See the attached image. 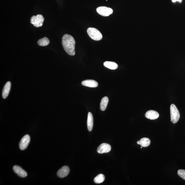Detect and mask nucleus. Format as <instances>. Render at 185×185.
Returning <instances> with one entry per match:
<instances>
[{
	"label": "nucleus",
	"mask_w": 185,
	"mask_h": 185,
	"mask_svg": "<svg viewBox=\"0 0 185 185\" xmlns=\"http://www.w3.org/2000/svg\"><path fill=\"white\" fill-rule=\"evenodd\" d=\"M62 44L65 51L70 56H74L75 55V41L71 35L64 34L62 38Z\"/></svg>",
	"instance_id": "1"
},
{
	"label": "nucleus",
	"mask_w": 185,
	"mask_h": 185,
	"mask_svg": "<svg viewBox=\"0 0 185 185\" xmlns=\"http://www.w3.org/2000/svg\"><path fill=\"white\" fill-rule=\"evenodd\" d=\"M87 32L89 36L94 40L100 41L103 38L101 33L98 29L93 27L88 28Z\"/></svg>",
	"instance_id": "2"
},
{
	"label": "nucleus",
	"mask_w": 185,
	"mask_h": 185,
	"mask_svg": "<svg viewBox=\"0 0 185 185\" xmlns=\"http://www.w3.org/2000/svg\"><path fill=\"white\" fill-rule=\"evenodd\" d=\"M171 121L173 123H176L180 118V114L176 105L172 104L170 106Z\"/></svg>",
	"instance_id": "3"
},
{
	"label": "nucleus",
	"mask_w": 185,
	"mask_h": 185,
	"mask_svg": "<svg viewBox=\"0 0 185 185\" xmlns=\"http://www.w3.org/2000/svg\"><path fill=\"white\" fill-rule=\"evenodd\" d=\"M44 19L43 15L40 14L33 16L31 19V23L34 26L39 27L42 26Z\"/></svg>",
	"instance_id": "4"
},
{
	"label": "nucleus",
	"mask_w": 185,
	"mask_h": 185,
	"mask_svg": "<svg viewBox=\"0 0 185 185\" xmlns=\"http://www.w3.org/2000/svg\"><path fill=\"white\" fill-rule=\"evenodd\" d=\"M96 11L100 15L104 17L109 16L113 13V10L110 8L101 6L97 8Z\"/></svg>",
	"instance_id": "5"
},
{
	"label": "nucleus",
	"mask_w": 185,
	"mask_h": 185,
	"mask_svg": "<svg viewBox=\"0 0 185 185\" xmlns=\"http://www.w3.org/2000/svg\"><path fill=\"white\" fill-rule=\"evenodd\" d=\"M30 141V136L28 135L24 136L20 142L19 146L21 150H24L27 148Z\"/></svg>",
	"instance_id": "6"
},
{
	"label": "nucleus",
	"mask_w": 185,
	"mask_h": 185,
	"mask_svg": "<svg viewBox=\"0 0 185 185\" xmlns=\"http://www.w3.org/2000/svg\"><path fill=\"white\" fill-rule=\"evenodd\" d=\"M111 150V146L108 144L103 143L98 147L97 151L99 153H109Z\"/></svg>",
	"instance_id": "7"
},
{
	"label": "nucleus",
	"mask_w": 185,
	"mask_h": 185,
	"mask_svg": "<svg viewBox=\"0 0 185 185\" xmlns=\"http://www.w3.org/2000/svg\"><path fill=\"white\" fill-rule=\"evenodd\" d=\"M13 169L14 172L21 178H25L27 176V172L20 167L15 165L13 166Z\"/></svg>",
	"instance_id": "8"
},
{
	"label": "nucleus",
	"mask_w": 185,
	"mask_h": 185,
	"mask_svg": "<svg viewBox=\"0 0 185 185\" xmlns=\"http://www.w3.org/2000/svg\"><path fill=\"white\" fill-rule=\"evenodd\" d=\"M70 172V169L67 166L61 168L57 173V176L60 178H64L67 176Z\"/></svg>",
	"instance_id": "9"
},
{
	"label": "nucleus",
	"mask_w": 185,
	"mask_h": 185,
	"mask_svg": "<svg viewBox=\"0 0 185 185\" xmlns=\"http://www.w3.org/2000/svg\"><path fill=\"white\" fill-rule=\"evenodd\" d=\"M145 116L147 118L153 120L157 119L159 117V114L158 112L150 110L147 111L145 114Z\"/></svg>",
	"instance_id": "10"
},
{
	"label": "nucleus",
	"mask_w": 185,
	"mask_h": 185,
	"mask_svg": "<svg viewBox=\"0 0 185 185\" xmlns=\"http://www.w3.org/2000/svg\"><path fill=\"white\" fill-rule=\"evenodd\" d=\"M11 84L10 81L6 83L4 86L2 92V97L4 99H5L8 96L11 89Z\"/></svg>",
	"instance_id": "11"
},
{
	"label": "nucleus",
	"mask_w": 185,
	"mask_h": 185,
	"mask_svg": "<svg viewBox=\"0 0 185 185\" xmlns=\"http://www.w3.org/2000/svg\"><path fill=\"white\" fill-rule=\"evenodd\" d=\"M82 84L84 86L90 88H96L98 86V83L94 80H88L83 81Z\"/></svg>",
	"instance_id": "12"
},
{
	"label": "nucleus",
	"mask_w": 185,
	"mask_h": 185,
	"mask_svg": "<svg viewBox=\"0 0 185 185\" xmlns=\"http://www.w3.org/2000/svg\"><path fill=\"white\" fill-rule=\"evenodd\" d=\"M87 125L88 130L91 131L93 128V117L90 112H89L88 114Z\"/></svg>",
	"instance_id": "13"
},
{
	"label": "nucleus",
	"mask_w": 185,
	"mask_h": 185,
	"mask_svg": "<svg viewBox=\"0 0 185 185\" xmlns=\"http://www.w3.org/2000/svg\"><path fill=\"white\" fill-rule=\"evenodd\" d=\"M138 144L142 146L146 147L149 146L151 144L150 139L147 137H144L137 142Z\"/></svg>",
	"instance_id": "14"
},
{
	"label": "nucleus",
	"mask_w": 185,
	"mask_h": 185,
	"mask_svg": "<svg viewBox=\"0 0 185 185\" xmlns=\"http://www.w3.org/2000/svg\"><path fill=\"white\" fill-rule=\"evenodd\" d=\"M104 65L106 68L111 70H115L118 67V64L116 63L109 61L104 62Z\"/></svg>",
	"instance_id": "15"
},
{
	"label": "nucleus",
	"mask_w": 185,
	"mask_h": 185,
	"mask_svg": "<svg viewBox=\"0 0 185 185\" xmlns=\"http://www.w3.org/2000/svg\"><path fill=\"white\" fill-rule=\"evenodd\" d=\"M109 102V98L106 96L102 98L101 104H100V109H101V111H105L106 108H107Z\"/></svg>",
	"instance_id": "16"
},
{
	"label": "nucleus",
	"mask_w": 185,
	"mask_h": 185,
	"mask_svg": "<svg viewBox=\"0 0 185 185\" xmlns=\"http://www.w3.org/2000/svg\"><path fill=\"white\" fill-rule=\"evenodd\" d=\"M50 42V40H49L48 38L45 37L44 38L40 39L37 42V44L39 46H45L48 45Z\"/></svg>",
	"instance_id": "17"
},
{
	"label": "nucleus",
	"mask_w": 185,
	"mask_h": 185,
	"mask_svg": "<svg viewBox=\"0 0 185 185\" xmlns=\"http://www.w3.org/2000/svg\"><path fill=\"white\" fill-rule=\"evenodd\" d=\"M105 180V177L104 175L102 174H100L95 177L94 181L96 184H100L103 182Z\"/></svg>",
	"instance_id": "18"
},
{
	"label": "nucleus",
	"mask_w": 185,
	"mask_h": 185,
	"mask_svg": "<svg viewBox=\"0 0 185 185\" xmlns=\"http://www.w3.org/2000/svg\"><path fill=\"white\" fill-rule=\"evenodd\" d=\"M177 174L178 176L185 180V170L182 169H179L178 171Z\"/></svg>",
	"instance_id": "19"
},
{
	"label": "nucleus",
	"mask_w": 185,
	"mask_h": 185,
	"mask_svg": "<svg viewBox=\"0 0 185 185\" xmlns=\"http://www.w3.org/2000/svg\"><path fill=\"white\" fill-rule=\"evenodd\" d=\"M172 1L173 3L176 2V1H178L179 3L182 2V0H172Z\"/></svg>",
	"instance_id": "20"
},
{
	"label": "nucleus",
	"mask_w": 185,
	"mask_h": 185,
	"mask_svg": "<svg viewBox=\"0 0 185 185\" xmlns=\"http://www.w3.org/2000/svg\"><path fill=\"white\" fill-rule=\"evenodd\" d=\"M142 146H141V149H142Z\"/></svg>",
	"instance_id": "21"
}]
</instances>
